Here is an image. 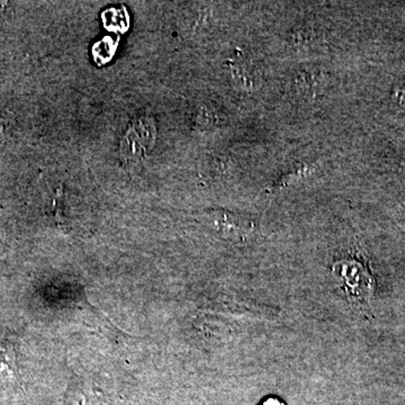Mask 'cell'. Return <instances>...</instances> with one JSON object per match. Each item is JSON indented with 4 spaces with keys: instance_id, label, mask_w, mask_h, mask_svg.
<instances>
[{
    "instance_id": "4",
    "label": "cell",
    "mask_w": 405,
    "mask_h": 405,
    "mask_svg": "<svg viewBox=\"0 0 405 405\" xmlns=\"http://www.w3.org/2000/svg\"><path fill=\"white\" fill-rule=\"evenodd\" d=\"M211 221L214 226L224 236H239L246 229L241 219L228 212H214Z\"/></svg>"
},
{
    "instance_id": "6",
    "label": "cell",
    "mask_w": 405,
    "mask_h": 405,
    "mask_svg": "<svg viewBox=\"0 0 405 405\" xmlns=\"http://www.w3.org/2000/svg\"><path fill=\"white\" fill-rule=\"evenodd\" d=\"M6 5H7V3H6V1H0V13H1V11H3L4 9H5Z\"/></svg>"
},
{
    "instance_id": "5",
    "label": "cell",
    "mask_w": 405,
    "mask_h": 405,
    "mask_svg": "<svg viewBox=\"0 0 405 405\" xmlns=\"http://www.w3.org/2000/svg\"><path fill=\"white\" fill-rule=\"evenodd\" d=\"M16 368V356L14 350L8 346L0 348V377H8V374L14 375Z\"/></svg>"
},
{
    "instance_id": "2",
    "label": "cell",
    "mask_w": 405,
    "mask_h": 405,
    "mask_svg": "<svg viewBox=\"0 0 405 405\" xmlns=\"http://www.w3.org/2000/svg\"><path fill=\"white\" fill-rule=\"evenodd\" d=\"M156 124L150 116L136 119L126 131L121 143V156L125 164H136L152 150L156 142Z\"/></svg>"
},
{
    "instance_id": "1",
    "label": "cell",
    "mask_w": 405,
    "mask_h": 405,
    "mask_svg": "<svg viewBox=\"0 0 405 405\" xmlns=\"http://www.w3.org/2000/svg\"><path fill=\"white\" fill-rule=\"evenodd\" d=\"M332 272L351 300L361 303L370 300L374 278L368 267L356 260L339 261L333 266Z\"/></svg>"
},
{
    "instance_id": "3",
    "label": "cell",
    "mask_w": 405,
    "mask_h": 405,
    "mask_svg": "<svg viewBox=\"0 0 405 405\" xmlns=\"http://www.w3.org/2000/svg\"><path fill=\"white\" fill-rule=\"evenodd\" d=\"M231 73L234 83L242 90H255L260 86V71L249 62H234L231 66Z\"/></svg>"
}]
</instances>
